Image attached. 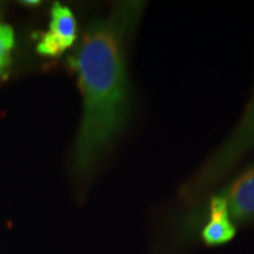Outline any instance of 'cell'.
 <instances>
[{
  "instance_id": "5",
  "label": "cell",
  "mask_w": 254,
  "mask_h": 254,
  "mask_svg": "<svg viewBox=\"0 0 254 254\" xmlns=\"http://www.w3.org/2000/svg\"><path fill=\"white\" fill-rule=\"evenodd\" d=\"M14 46L13 28L6 24H0V69L7 68L10 64V53Z\"/></svg>"
},
{
  "instance_id": "7",
  "label": "cell",
  "mask_w": 254,
  "mask_h": 254,
  "mask_svg": "<svg viewBox=\"0 0 254 254\" xmlns=\"http://www.w3.org/2000/svg\"><path fill=\"white\" fill-rule=\"evenodd\" d=\"M26 4H38V1H24Z\"/></svg>"
},
{
  "instance_id": "1",
  "label": "cell",
  "mask_w": 254,
  "mask_h": 254,
  "mask_svg": "<svg viewBox=\"0 0 254 254\" xmlns=\"http://www.w3.org/2000/svg\"><path fill=\"white\" fill-rule=\"evenodd\" d=\"M133 6H120L96 21L82 40L72 66L83 96L82 118L73 150V170L86 174L123 126L127 110V78L123 40Z\"/></svg>"
},
{
  "instance_id": "3",
  "label": "cell",
  "mask_w": 254,
  "mask_h": 254,
  "mask_svg": "<svg viewBox=\"0 0 254 254\" xmlns=\"http://www.w3.org/2000/svg\"><path fill=\"white\" fill-rule=\"evenodd\" d=\"M226 203L227 209L236 219L254 218V168L232 185Z\"/></svg>"
},
{
  "instance_id": "6",
  "label": "cell",
  "mask_w": 254,
  "mask_h": 254,
  "mask_svg": "<svg viewBox=\"0 0 254 254\" xmlns=\"http://www.w3.org/2000/svg\"><path fill=\"white\" fill-rule=\"evenodd\" d=\"M37 51H38L40 54L48 55V57H55V55H58L63 53L61 47L58 46V43H57L54 38L50 36L48 33L44 34L43 40H41V41H40V44L37 46Z\"/></svg>"
},
{
  "instance_id": "2",
  "label": "cell",
  "mask_w": 254,
  "mask_h": 254,
  "mask_svg": "<svg viewBox=\"0 0 254 254\" xmlns=\"http://www.w3.org/2000/svg\"><path fill=\"white\" fill-rule=\"evenodd\" d=\"M235 227L229 220V209L225 198L215 196L210 202V222L203 229V240L208 245H222L235 237Z\"/></svg>"
},
{
  "instance_id": "4",
  "label": "cell",
  "mask_w": 254,
  "mask_h": 254,
  "mask_svg": "<svg viewBox=\"0 0 254 254\" xmlns=\"http://www.w3.org/2000/svg\"><path fill=\"white\" fill-rule=\"evenodd\" d=\"M48 34L54 38L61 47V50L65 51L66 48L72 46L76 40V20L72 11L66 6H63L60 3H55L51 10V24Z\"/></svg>"
}]
</instances>
